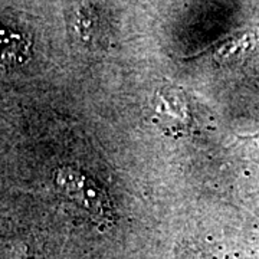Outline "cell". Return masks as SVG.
Segmentation results:
<instances>
[{
    "instance_id": "obj_1",
    "label": "cell",
    "mask_w": 259,
    "mask_h": 259,
    "mask_svg": "<svg viewBox=\"0 0 259 259\" xmlns=\"http://www.w3.org/2000/svg\"><path fill=\"white\" fill-rule=\"evenodd\" d=\"M54 186L58 193L78 204L93 218L95 223L108 226L114 222L115 214L108 194L78 168L71 166L56 168L54 173Z\"/></svg>"
},
{
    "instance_id": "obj_2",
    "label": "cell",
    "mask_w": 259,
    "mask_h": 259,
    "mask_svg": "<svg viewBox=\"0 0 259 259\" xmlns=\"http://www.w3.org/2000/svg\"><path fill=\"white\" fill-rule=\"evenodd\" d=\"M71 42L81 51L94 52L101 47L98 18L88 0H64Z\"/></svg>"
},
{
    "instance_id": "obj_3",
    "label": "cell",
    "mask_w": 259,
    "mask_h": 259,
    "mask_svg": "<svg viewBox=\"0 0 259 259\" xmlns=\"http://www.w3.org/2000/svg\"><path fill=\"white\" fill-rule=\"evenodd\" d=\"M256 40H258L256 32L255 33H246L245 36L231 40V42L225 44L222 48L218 49V52L214 54V61L218 64H229L233 61H238L253 48Z\"/></svg>"
}]
</instances>
